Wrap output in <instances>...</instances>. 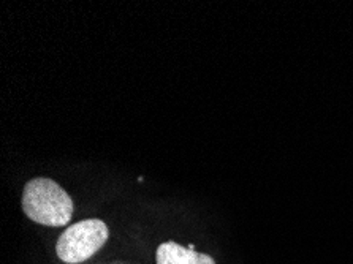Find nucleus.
Returning a JSON list of instances; mask_svg holds the SVG:
<instances>
[{
	"mask_svg": "<svg viewBox=\"0 0 353 264\" xmlns=\"http://www.w3.org/2000/svg\"><path fill=\"white\" fill-rule=\"evenodd\" d=\"M23 211L32 222L45 226H63L72 220L73 199L48 177L29 181L23 192Z\"/></svg>",
	"mask_w": 353,
	"mask_h": 264,
	"instance_id": "nucleus-1",
	"label": "nucleus"
},
{
	"mask_svg": "<svg viewBox=\"0 0 353 264\" xmlns=\"http://www.w3.org/2000/svg\"><path fill=\"white\" fill-rule=\"evenodd\" d=\"M108 236L110 231L105 222L99 219L83 220L68 226L57 239V256L68 264L83 263L105 245Z\"/></svg>",
	"mask_w": 353,
	"mask_h": 264,
	"instance_id": "nucleus-2",
	"label": "nucleus"
},
{
	"mask_svg": "<svg viewBox=\"0 0 353 264\" xmlns=\"http://www.w3.org/2000/svg\"><path fill=\"white\" fill-rule=\"evenodd\" d=\"M157 264H216L210 255L190 250L189 247H183L176 242H163L159 245Z\"/></svg>",
	"mask_w": 353,
	"mask_h": 264,
	"instance_id": "nucleus-3",
	"label": "nucleus"
}]
</instances>
